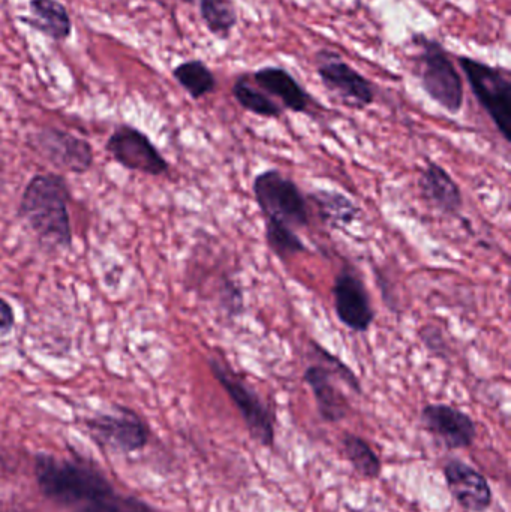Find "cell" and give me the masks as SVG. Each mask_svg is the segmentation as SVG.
I'll use <instances>...</instances> for the list:
<instances>
[{"instance_id":"cell-1","label":"cell","mask_w":511,"mask_h":512,"mask_svg":"<svg viewBox=\"0 0 511 512\" xmlns=\"http://www.w3.org/2000/svg\"><path fill=\"white\" fill-rule=\"evenodd\" d=\"M71 192L62 176L39 174L27 183L20 201V216L42 245L71 249L69 216Z\"/></svg>"},{"instance_id":"cell-2","label":"cell","mask_w":511,"mask_h":512,"mask_svg":"<svg viewBox=\"0 0 511 512\" xmlns=\"http://www.w3.org/2000/svg\"><path fill=\"white\" fill-rule=\"evenodd\" d=\"M35 474L42 493L59 504L101 508L113 496L111 487L92 469L48 454L36 457Z\"/></svg>"},{"instance_id":"cell-3","label":"cell","mask_w":511,"mask_h":512,"mask_svg":"<svg viewBox=\"0 0 511 512\" xmlns=\"http://www.w3.org/2000/svg\"><path fill=\"white\" fill-rule=\"evenodd\" d=\"M413 42L420 50L414 60L423 92L444 111L458 116L464 108L465 98L461 72L437 39L429 38L425 33H414Z\"/></svg>"},{"instance_id":"cell-4","label":"cell","mask_w":511,"mask_h":512,"mask_svg":"<svg viewBox=\"0 0 511 512\" xmlns=\"http://www.w3.org/2000/svg\"><path fill=\"white\" fill-rule=\"evenodd\" d=\"M471 92L483 110L491 117L506 143L511 141V81L510 72L470 56H458Z\"/></svg>"},{"instance_id":"cell-5","label":"cell","mask_w":511,"mask_h":512,"mask_svg":"<svg viewBox=\"0 0 511 512\" xmlns=\"http://www.w3.org/2000/svg\"><path fill=\"white\" fill-rule=\"evenodd\" d=\"M252 192L264 219L284 222L293 230L308 227V200L299 185L281 171L267 168L258 173L252 182Z\"/></svg>"},{"instance_id":"cell-6","label":"cell","mask_w":511,"mask_h":512,"mask_svg":"<svg viewBox=\"0 0 511 512\" xmlns=\"http://www.w3.org/2000/svg\"><path fill=\"white\" fill-rule=\"evenodd\" d=\"M207 363L216 381L224 388L234 406L239 409L252 438L270 447L275 439V424H273V412L270 411L269 406L264 403L257 390L246 382V379L242 378L225 358L212 355Z\"/></svg>"},{"instance_id":"cell-7","label":"cell","mask_w":511,"mask_h":512,"mask_svg":"<svg viewBox=\"0 0 511 512\" xmlns=\"http://www.w3.org/2000/svg\"><path fill=\"white\" fill-rule=\"evenodd\" d=\"M315 65L323 86L348 107L365 110L374 104V84L348 65L341 54L330 48H321L315 54Z\"/></svg>"},{"instance_id":"cell-8","label":"cell","mask_w":511,"mask_h":512,"mask_svg":"<svg viewBox=\"0 0 511 512\" xmlns=\"http://www.w3.org/2000/svg\"><path fill=\"white\" fill-rule=\"evenodd\" d=\"M105 150L126 170L153 177L162 176L168 171L167 159L162 156L158 147L134 126H117L108 137Z\"/></svg>"},{"instance_id":"cell-9","label":"cell","mask_w":511,"mask_h":512,"mask_svg":"<svg viewBox=\"0 0 511 512\" xmlns=\"http://www.w3.org/2000/svg\"><path fill=\"white\" fill-rule=\"evenodd\" d=\"M333 307L339 322L354 333H368L375 321L371 295L360 274L342 267L332 286Z\"/></svg>"},{"instance_id":"cell-10","label":"cell","mask_w":511,"mask_h":512,"mask_svg":"<svg viewBox=\"0 0 511 512\" xmlns=\"http://www.w3.org/2000/svg\"><path fill=\"white\" fill-rule=\"evenodd\" d=\"M36 152L57 170L84 174L93 164V149L89 141L59 128H42L32 137Z\"/></svg>"},{"instance_id":"cell-11","label":"cell","mask_w":511,"mask_h":512,"mask_svg":"<svg viewBox=\"0 0 511 512\" xmlns=\"http://www.w3.org/2000/svg\"><path fill=\"white\" fill-rule=\"evenodd\" d=\"M87 426L96 441L123 453H134L147 444L146 424L128 409L119 408L114 415H98Z\"/></svg>"},{"instance_id":"cell-12","label":"cell","mask_w":511,"mask_h":512,"mask_svg":"<svg viewBox=\"0 0 511 512\" xmlns=\"http://www.w3.org/2000/svg\"><path fill=\"white\" fill-rule=\"evenodd\" d=\"M422 423L449 450L467 448L476 439L473 418L467 412L450 405H428L422 411Z\"/></svg>"},{"instance_id":"cell-13","label":"cell","mask_w":511,"mask_h":512,"mask_svg":"<svg viewBox=\"0 0 511 512\" xmlns=\"http://www.w3.org/2000/svg\"><path fill=\"white\" fill-rule=\"evenodd\" d=\"M417 185L420 195L428 201L432 209L446 216H455L461 212L464 206L461 188L443 165L426 159Z\"/></svg>"},{"instance_id":"cell-14","label":"cell","mask_w":511,"mask_h":512,"mask_svg":"<svg viewBox=\"0 0 511 512\" xmlns=\"http://www.w3.org/2000/svg\"><path fill=\"white\" fill-rule=\"evenodd\" d=\"M447 486L461 507L471 512H483L491 507L492 492L488 481L476 469L464 462L452 460L444 469Z\"/></svg>"},{"instance_id":"cell-15","label":"cell","mask_w":511,"mask_h":512,"mask_svg":"<svg viewBox=\"0 0 511 512\" xmlns=\"http://www.w3.org/2000/svg\"><path fill=\"white\" fill-rule=\"evenodd\" d=\"M252 80L258 89L279 99L284 110L297 114H308L311 110V95L287 69L281 66H263L252 74Z\"/></svg>"},{"instance_id":"cell-16","label":"cell","mask_w":511,"mask_h":512,"mask_svg":"<svg viewBox=\"0 0 511 512\" xmlns=\"http://www.w3.org/2000/svg\"><path fill=\"white\" fill-rule=\"evenodd\" d=\"M335 372L327 364L318 363L306 367L303 381L311 388L317 403L318 414L327 423H339L347 417L348 402L338 385Z\"/></svg>"},{"instance_id":"cell-17","label":"cell","mask_w":511,"mask_h":512,"mask_svg":"<svg viewBox=\"0 0 511 512\" xmlns=\"http://www.w3.org/2000/svg\"><path fill=\"white\" fill-rule=\"evenodd\" d=\"M18 20L56 42L68 41L74 30L71 14L60 0H29V15Z\"/></svg>"},{"instance_id":"cell-18","label":"cell","mask_w":511,"mask_h":512,"mask_svg":"<svg viewBox=\"0 0 511 512\" xmlns=\"http://www.w3.org/2000/svg\"><path fill=\"white\" fill-rule=\"evenodd\" d=\"M309 200L317 207L324 224L333 230H345L359 218L360 209L350 197L335 189H315Z\"/></svg>"},{"instance_id":"cell-19","label":"cell","mask_w":511,"mask_h":512,"mask_svg":"<svg viewBox=\"0 0 511 512\" xmlns=\"http://www.w3.org/2000/svg\"><path fill=\"white\" fill-rule=\"evenodd\" d=\"M173 78L195 101L206 98L218 87V80L212 69L200 59L186 60L174 66Z\"/></svg>"},{"instance_id":"cell-20","label":"cell","mask_w":511,"mask_h":512,"mask_svg":"<svg viewBox=\"0 0 511 512\" xmlns=\"http://www.w3.org/2000/svg\"><path fill=\"white\" fill-rule=\"evenodd\" d=\"M234 99L237 104L254 114V116L264 117V119H279L284 114V108L273 101L263 90L257 89L254 84L249 81L248 74L239 75L231 87Z\"/></svg>"},{"instance_id":"cell-21","label":"cell","mask_w":511,"mask_h":512,"mask_svg":"<svg viewBox=\"0 0 511 512\" xmlns=\"http://www.w3.org/2000/svg\"><path fill=\"white\" fill-rule=\"evenodd\" d=\"M198 12L207 30L221 41L230 39L239 21L234 0H198Z\"/></svg>"},{"instance_id":"cell-22","label":"cell","mask_w":511,"mask_h":512,"mask_svg":"<svg viewBox=\"0 0 511 512\" xmlns=\"http://www.w3.org/2000/svg\"><path fill=\"white\" fill-rule=\"evenodd\" d=\"M266 242L273 255L278 256L281 261H288L308 251L299 234L276 219H266Z\"/></svg>"},{"instance_id":"cell-23","label":"cell","mask_w":511,"mask_h":512,"mask_svg":"<svg viewBox=\"0 0 511 512\" xmlns=\"http://www.w3.org/2000/svg\"><path fill=\"white\" fill-rule=\"evenodd\" d=\"M342 445H344L345 456L362 477L377 478L380 475V459L365 439L356 435H347Z\"/></svg>"},{"instance_id":"cell-24","label":"cell","mask_w":511,"mask_h":512,"mask_svg":"<svg viewBox=\"0 0 511 512\" xmlns=\"http://www.w3.org/2000/svg\"><path fill=\"white\" fill-rule=\"evenodd\" d=\"M311 346L314 348V354L320 358L321 363L327 364V366L338 375V378L344 381L351 390L362 393V385H360L359 378H357L356 373H354L344 361L339 360L336 355L327 351L324 346L318 345L317 342H311Z\"/></svg>"},{"instance_id":"cell-25","label":"cell","mask_w":511,"mask_h":512,"mask_svg":"<svg viewBox=\"0 0 511 512\" xmlns=\"http://www.w3.org/2000/svg\"><path fill=\"white\" fill-rule=\"evenodd\" d=\"M419 337L420 342L423 343V346L432 355H437V357L441 358L449 355V343H447L441 328L435 327V325H425V327L420 328Z\"/></svg>"},{"instance_id":"cell-26","label":"cell","mask_w":511,"mask_h":512,"mask_svg":"<svg viewBox=\"0 0 511 512\" xmlns=\"http://www.w3.org/2000/svg\"><path fill=\"white\" fill-rule=\"evenodd\" d=\"M221 298L222 306L231 318L245 312V298H243L242 289L233 280H225L224 286H222Z\"/></svg>"},{"instance_id":"cell-27","label":"cell","mask_w":511,"mask_h":512,"mask_svg":"<svg viewBox=\"0 0 511 512\" xmlns=\"http://www.w3.org/2000/svg\"><path fill=\"white\" fill-rule=\"evenodd\" d=\"M15 325V313L11 304L0 297V331L2 333H11Z\"/></svg>"},{"instance_id":"cell-28","label":"cell","mask_w":511,"mask_h":512,"mask_svg":"<svg viewBox=\"0 0 511 512\" xmlns=\"http://www.w3.org/2000/svg\"><path fill=\"white\" fill-rule=\"evenodd\" d=\"M182 2H185V3H194L195 0H182Z\"/></svg>"}]
</instances>
